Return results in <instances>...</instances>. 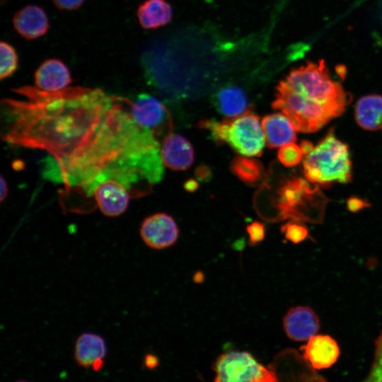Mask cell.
<instances>
[{"label":"cell","mask_w":382,"mask_h":382,"mask_svg":"<svg viewBox=\"0 0 382 382\" xmlns=\"http://www.w3.org/2000/svg\"><path fill=\"white\" fill-rule=\"evenodd\" d=\"M304 180L299 178L288 179L278 190L277 207L286 217H295L304 202L314 195L318 187L312 188Z\"/></svg>","instance_id":"30bf717a"},{"label":"cell","mask_w":382,"mask_h":382,"mask_svg":"<svg viewBox=\"0 0 382 382\" xmlns=\"http://www.w3.org/2000/svg\"><path fill=\"white\" fill-rule=\"evenodd\" d=\"M8 192V186L6 180L3 175L0 177V202H3Z\"/></svg>","instance_id":"f1b7e54d"},{"label":"cell","mask_w":382,"mask_h":382,"mask_svg":"<svg viewBox=\"0 0 382 382\" xmlns=\"http://www.w3.org/2000/svg\"><path fill=\"white\" fill-rule=\"evenodd\" d=\"M281 232L286 240L299 243L308 236V228L296 221H289L281 227Z\"/></svg>","instance_id":"cb8c5ba5"},{"label":"cell","mask_w":382,"mask_h":382,"mask_svg":"<svg viewBox=\"0 0 382 382\" xmlns=\"http://www.w3.org/2000/svg\"><path fill=\"white\" fill-rule=\"evenodd\" d=\"M35 86L46 91L62 90L72 83L71 72L60 59L50 58L45 60L34 74Z\"/></svg>","instance_id":"5bb4252c"},{"label":"cell","mask_w":382,"mask_h":382,"mask_svg":"<svg viewBox=\"0 0 382 382\" xmlns=\"http://www.w3.org/2000/svg\"><path fill=\"white\" fill-rule=\"evenodd\" d=\"M303 357L315 369H326L337 360L340 349L336 341L329 335H315L302 347Z\"/></svg>","instance_id":"9a60e30c"},{"label":"cell","mask_w":382,"mask_h":382,"mask_svg":"<svg viewBox=\"0 0 382 382\" xmlns=\"http://www.w3.org/2000/svg\"><path fill=\"white\" fill-rule=\"evenodd\" d=\"M262 127L267 147H281L296 140V129L282 112L265 115L262 120Z\"/></svg>","instance_id":"e0dca14e"},{"label":"cell","mask_w":382,"mask_h":382,"mask_svg":"<svg viewBox=\"0 0 382 382\" xmlns=\"http://www.w3.org/2000/svg\"><path fill=\"white\" fill-rule=\"evenodd\" d=\"M15 382H28V381H24V380H18V381H16Z\"/></svg>","instance_id":"d6a6232c"},{"label":"cell","mask_w":382,"mask_h":382,"mask_svg":"<svg viewBox=\"0 0 382 382\" xmlns=\"http://www.w3.org/2000/svg\"><path fill=\"white\" fill-rule=\"evenodd\" d=\"M270 366L277 374L279 382H328L303 356L294 349L279 352Z\"/></svg>","instance_id":"52a82bcc"},{"label":"cell","mask_w":382,"mask_h":382,"mask_svg":"<svg viewBox=\"0 0 382 382\" xmlns=\"http://www.w3.org/2000/svg\"><path fill=\"white\" fill-rule=\"evenodd\" d=\"M106 354L105 341L99 335L84 332L76 340L74 359L80 366L98 371L104 366Z\"/></svg>","instance_id":"4fadbf2b"},{"label":"cell","mask_w":382,"mask_h":382,"mask_svg":"<svg viewBox=\"0 0 382 382\" xmlns=\"http://www.w3.org/2000/svg\"><path fill=\"white\" fill-rule=\"evenodd\" d=\"M197 186V183L192 180L187 181L185 184V188L188 192H194Z\"/></svg>","instance_id":"1f68e13d"},{"label":"cell","mask_w":382,"mask_h":382,"mask_svg":"<svg viewBox=\"0 0 382 382\" xmlns=\"http://www.w3.org/2000/svg\"><path fill=\"white\" fill-rule=\"evenodd\" d=\"M16 30L24 38L33 40L47 32L49 21L45 11L37 5H28L17 11L13 18Z\"/></svg>","instance_id":"2e32d148"},{"label":"cell","mask_w":382,"mask_h":382,"mask_svg":"<svg viewBox=\"0 0 382 382\" xmlns=\"http://www.w3.org/2000/svg\"><path fill=\"white\" fill-rule=\"evenodd\" d=\"M357 123L364 129L375 131L382 128V96L370 94L360 98L354 109Z\"/></svg>","instance_id":"ac0fdd59"},{"label":"cell","mask_w":382,"mask_h":382,"mask_svg":"<svg viewBox=\"0 0 382 382\" xmlns=\"http://www.w3.org/2000/svg\"><path fill=\"white\" fill-rule=\"evenodd\" d=\"M352 161L348 146L330 130L308 154L303 156L306 179L322 187L352 180Z\"/></svg>","instance_id":"3957f363"},{"label":"cell","mask_w":382,"mask_h":382,"mask_svg":"<svg viewBox=\"0 0 382 382\" xmlns=\"http://www.w3.org/2000/svg\"><path fill=\"white\" fill-rule=\"evenodd\" d=\"M13 91L24 99L1 100L2 140L47 153L48 175L67 191L88 195L127 164L134 132L127 98L80 86L57 91L25 86Z\"/></svg>","instance_id":"6da1fadb"},{"label":"cell","mask_w":382,"mask_h":382,"mask_svg":"<svg viewBox=\"0 0 382 382\" xmlns=\"http://www.w3.org/2000/svg\"><path fill=\"white\" fill-rule=\"evenodd\" d=\"M368 206L366 202L357 197H352L347 202V209L352 212H357Z\"/></svg>","instance_id":"83f0119b"},{"label":"cell","mask_w":382,"mask_h":382,"mask_svg":"<svg viewBox=\"0 0 382 382\" xmlns=\"http://www.w3.org/2000/svg\"><path fill=\"white\" fill-rule=\"evenodd\" d=\"M284 330L289 338L296 342L308 340L320 328L318 317L308 306L290 308L283 318Z\"/></svg>","instance_id":"7c38bea8"},{"label":"cell","mask_w":382,"mask_h":382,"mask_svg":"<svg viewBox=\"0 0 382 382\" xmlns=\"http://www.w3.org/2000/svg\"><path fill=\"white\" fill-rule=\"evenodd\" d=\"M214 382H279L274 369L260 364L248 352L221 354L214 363Z\"/></svg>","instance_id":"5b68a950"},{"label":"cell","mask_w":382,"mask_h":382,"mask_svg":"<svg viewBox=\"0 0 382 382\" xmlns=\"http://www.w3.org/2000/svg\"><path fill=\"white\" fill-rule=\"evenodd\" d=\"M144 364L148 369H154L158 366V359L151 354H147L144 357Z\"/></svg>","instance_id":"f546056e"},{"label":"cell","mask_w":382,"mask_h":382,"mask_svg":"<svg viewBox=\"0 0 382 382\" xmlns=\"http://www.w3.org/2000/svg\"><path fill=\"white\" fill-rule=\"evenodd\" d=\"M141 239L149 248L161 250L175 243L179 229L174 219L164 212L146 217L139 230Z\"/></svg>","instance_id":"ba28073f"},{"label":"cell","mask_w":382,"mask_h":382,"mask_svg":"<svg viewBox=\"0 0 382 382\" xmlns=\"http://www.w3.org/2000/svg\"><path fill=\"white\" fill-rule=\"evenodd\" d=\"M364 382H382V333L376 341L373 365Z\"/></svg>","instance_id":"d4e9b609"},{"label":"cell","mask_w":382,"mask_h":382,"mask_svg":"<svg viewBox=\"0 0 382 382\" xmlns=\"http://www.w3.org/2000/svg\"><path fill=\"white\" fill-rule=\"evenodd\" d=\"M131 112L136 122L149 129L161 139L172 132L173 122L170 112L165 105L155 97L139 94L131 103Z\"/></svg>","instance_id":"8992f818"},{"label":"cell","mask_w":382,"mask_h":382,"mask_svg":"<svg viewBox=\"0 0 382 382\" xmlns=\"http://www.w3.org/2000/svg\"><path fill=\"white\" fill-rule=\"evenodd\" d=\"M246 231L249 236V242L252 245L262 242L265 237V226L257 221L249 224L246 226Z\"/></svg>","instance_id":"484cf974"},{"label":"cell","mask_w":382,"mask_h":382,"mask_svg":"<svg viewBox=\"0 0 382 382\" xmlns=\"http://www.w3.org/2000/svg\"><path fill=\"white\" fill-rule=\"evenodd\" d=\"M277 158L284 166L293 167L301 162L303 158V153L300 146L294 142L289 143L279 148Z\"/></svg>","instance_id":"603a6c76"},{"label":"cell","mask_w":382,"mask_h":382,"mask_svg":"<svg viewBox=\"0 0 382 382\" xmlns=\"http://www.w3.org/2000/svg\"><path fill=\"white\" fill-rule=\"evenodd\" d=\"M1 66L0 79L4 80L11 76L18 67V55L14 47L7 42L0 44Z\"/></svg>","instance_id":"7402d4cb"},{"label":"cell","mask_w":382,"mask_h":382,"mask_svg":"<svg viewBox=\"0 0 382 382\" xmlns=\"http://www.w3.org/2000/svg\"><path fill=\"white\" fill-rule=\"evenodd\" d=\"M215 105L220 113L232 118L249 111V104L244 91L239 87L228 86L215 96Z\"/></svg>","instance_id":"ffe728a7"},{"label":"cell","mask_w":382,"mask_h":382,"mask_svg":"<svg viewBox=\"0 0 382 382\" xmlns=\"http://www.w3.org/2000/svg\"><path fill=\"white\" fill-rule=\"evenodd\" d=\"M351 99L320 59L291 70L277 85L272 106L286 115L296 132L311 133L340 116Z\"/></svg>","instance_id":"7a4b0ae2"},{"label":"cell","mask_w":382,"mask_h":382,"mask_svg":"<svg viewBox=\"0 0 382 382\" xmlns=\"http://www.w3.org/2000/svg\"><path fill=\"white\" fill-rule=\"evenodd\" d=\"M93 197L103 214L115 217L127 210L131 192L122 183L114 179H105L96 186Z\"/></svg>","instance_id":"9c48e42d"},{"label":"cell","mask_w":382,"mask_h":382,"mask_svg":"<svg viewBox=\"0 0 382 382\" xmlns=\"http://www.w3.org/2000/svg\"><path fill=\"white\" fill-rule=\"evenodd\" d=\"M141 26L155 29L168 24L173 18V9L166 0H146L137 9Z\"/></svg>","instance_id":"d6986e66"},{"label":"cell","mask_w":382,"mask_h":382,"mask_svg":"<svg viewBox=\"0 0 382 382\" xmlns=\"http://www.w3.org/2000/svg\"><path fill=\"white\" fill-rule=\"evenodd\" d=\"M299 146L302 151L303 156L309 154L314 148L313 144L307 140H303Z\"/></svg>","instance_id":"4dcf8cb0"},{"label":"cell","mask_w":382,"mask_h":382,"mask_svg":"<svg viewBox=\"0 0 382 382\" xmlns=\"http://www.w3.org/2000/svg\"><path fill=\"white\" fill-rule=\"evenodd\" d=\"M200 128L209 132L212 139L219 144L226 143L240 155L260 156L265 138L259 117L250 112L222 121L205 119Z\"/></svg>","instance_id":"277c9868"},{"label":"cell","mask_w":382,"mask_h":382,"mask_svg":"<svg viewBox=\"0 0 382 382\" xmlns=\"http://www.w3.org/2000/svg\"><path fill=\"white\" fill-rule=\"evenodd\" d=\"M57 8L61 10H76L83 3L84 0H52Z\"/></svg>","instance_id":"4316f807"},{"label":"cell","mask_w":382,"mask_h":382,"mask_svg":"<svg viewBox=\"0 0 382 382\" xmlns=\"http://www.w3.org/2000/svg\"><path fill=\"white\" fill-rule=\"evenodd\" d=\"M231 170L241 181L248 185L260 181L264 172L262 164L257 160L242 155L233 159Z\"/></svg>","instance_id":"44dd1931"},{"label":"cell","mask_w":382,"mask_h":382,"mask_svg":"<svg viewBox=\"0 0 382 382\" xmlns=\"http://www.w3.org/2000/svg\"><path fill=\"white\" fill-rule=\"evenodd\" d=\"M160 154L163 165L176 171L187 170L195 160L190 142L183 136L172 132L163 139Z\"/></svg>","instance_id":"8fae6325"}]
</instances>
